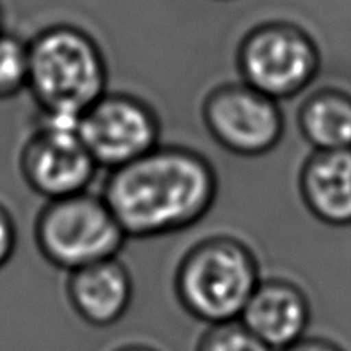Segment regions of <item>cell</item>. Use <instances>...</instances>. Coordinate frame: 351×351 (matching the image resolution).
Here are the masks:
<instances>
[{
  "mask_svg": "<svg viewBox=\"0 0 351 351\" xmlns=\"http://www.w3.org/2000/svg\"><path fill=\"white\" fill-rule=\"evenodd\" d=\"M65 295L81 321L93 328H108L129 312L134 298L132 274L119 257L99 261L67 273Z\"/></svg>",
  "mask_w": 351,
  "mask_h": 351,
  "instance_id": "obj_10",
  "label": "cell"
},
{
  "mask_svg": "<svg viewBox=\"0 0 351 351\" xmlns=\"http://www.w3.org/2000/svg\"><path fill=\"white\" fill-rule=\"evenodd\" d=\"M201 117L211 139L235 156L269 154L285 136L280 101L243 81L215 86L202 99Z\"/></svg>",
  "mask_w": 351,
  "mask_h": 351,
  "instance_id": "obj_6",
  "label": "cell"
},
{
  "mask_svg": "<svg viewBox=\"0 0 351 351\" xmlns=\"http://www.w3.org/2000/svg\"><path fill=\"white\" fill-rule=\"evenodd\" d=\"M321 48L300 24L271 19L250 27L237 47L240 81L276 101L293 99L321 72Z\"/></svg>",
  "mask_w": 351,
  "mask_h": 351,
  "instance_id": "obj_5",
  "label": "cell"
},
{
  "mask_svg": "<svg viewBox=\"0 0 351 351\" xmlns=\"http://www.w3.org/2000/svg\"><path fill=\"white\" fill-rule=\"evenodd\" d=\"M195 351H273L250 332L240 319L208 326Z\"/></svg>",
  "mask_w": 351,
  "mask_h": 351,
  "instance_id": "obj_14",
  "label": "cell"
},
{
  "mask_svg": "<svg viewBox=\"0 0 351 351\" xmlns=\"http://www.w3.org/2000/svg\"><path fill=\"white\" fill-rule=\"evenodd\" d=\"M77 132L96 165L112 171L160 146L161 119L141 96L106 91L79 117Z\"/></svg>",
  "mask_w": 351,
  "mask_h": 351,
  "instance_id": "obj_7",
  "label": "cell"
},
{
  "mask_svg": "<svg viewBox=\"0 0 351 351\" xmlns=\"http://www.w3.org/2000/svg\"><path fill=\"white\" fill-rule=\"evenodd\" d=\"M98 168L79 136L77 122L40 117L19 153L24 184L47 201L89 191Z\"/></svg>",
  "mask_w": 351,
  "mask_h": 351,
  "instance_id": "obj_8",
  "label": "cell"
},
{
  "mask_svg": "<svg viewBox=\"0 0 351 351\" xmlns=\"http://www.w3.org/2000/svg\"><path fill=\"white\" fill-rule=\"evenodd\" d=\"M307 211L328 226L351 225V147L312 151L298 173Z\"/></svg>",
  "mask_w": 351,
  "mask_h": 351,
  "instance_id": "obj_11",
  "label": "cell"
},
{
  "mask_svg": "<svg viewBox=\"0 0 351 351\" xmlns=\"http://www.w3.org/2000/svg\"><path fill=\"white\" fill-rule=\"evenodd\" d=\"M27 89L41 119L77 122L108 91V64L98 41L74 24H51L27 40Z\"/></svg>",
  "mask_w": 351,
  "mask_h": 351,
  "instance_id": "obj_2",
  "label": "cell"
},
{
  "mask_svg": "<svg viewBox=\"0 0 351 351\" xmlns=\"http://www.w3.org/2000/svg\"><path fill=\"white\" fill-rule=\"evenodd\" d=\"M278 351H346L341 345L321 336H304L293 345Z\"/></svg>",
  "mask_w": 351,
  "mask_h": 351,
  "instance_id": "obj_16",
  "label": "cell"
},
{
  "mask_svg": "<svg viewBox=\"0 0 351 351\" xmlns=\"http://www.w3.org/2000/svg\"><path fill=\"white\" fill-rule=\"evenodd\" d=\"M218 192L215 165L178 144H160L108 171L101 187L129 239H156L192 228L209 215Z\"/></svg>",
  "mask_w": 351,
  "mask_h": 351,
  "instance_id": "obj_1",
  "label": "cell"
},
{
  "mask_svg": "<svg viewBox=\"0 0 351 351\" xmlns=\"http://www.w3.org/2000/svg\"><path fill=\"white\" fill-rule=\"evenodd\" d=\"M33 237L43 259L65 273L119 257L129 239L103 195L89 191L45 202Z\"/></svg>",
  "mask_w": 351,
  "mask_h": 351,
  "instance_id": "obj_4",
  "label": "cell"
},
{
  "mask_svg": "<svg viewBox=\"0 0 351 351\" xmlns=\"http://www.w3.org/2000/svg\"><path fill=\"white\" fill-rule=\"evenodd\" d=\"M0 31H2V21H0Z\"/></svg>",
  "mask_w": 351,
  "mask_h": 351,
  "instance_id": "obj_18",
  "label": "cell"
},
{
  "mask_svg": "<svg viewBox=\"0 0 351 351\" xmlns=\"http://www.w3.org/2000/svg\"><path fill=\"white\" fill-rule=\"evenodd\" d=\"M27 40L0 31V99L16 98L27 89Z\"/></svg>",
  "mask_w": 351,
  "mask_h": 351,
  "instance_id": "obj_13",
  "label": "cell"
},
{
  "mask_svg": "<svg viewBox=\"0 0 351 351\" xmlns=\"http://www.w3.org/2000/svg\"><path fill=\"white\" fill-rule=\"evenodd\" d=\"M312 307L300 285L288 278H263L250 295L240 321L273 351L307 336Z\"/></svg>",
  "mask_w": 351,
  "mask_h": 351,
  "instance_id": "obj_9",
  "label": "cell"
},
{
  "mask_svg": "<svg viewBox=\"0 0 351 351\" xmlns=\"http://www.w3.org/2000/svg\"><path fill=\"white\" fill-rule=\"evenodd\" d=\"M261 280L259 259L249 243L233 235H211L178 261L173 290L191 317L213 326L240 319Z\"/></svg>",
  "mask_w": 351,
  "mask_h": 351,
  "instance_id": "obj_3",
  "label": "cell"
},
{
  "mask_svg": "<svg viewBox=\"0 0 351 351\" xmlns=\"http://www.w3.org/2000/svg\"><path fill=\"white\" fill-rule=\"evenodd\" d=\"M297 125L312 151L351 147V95L341 88H319L302 101Z\"/></svg>",
  "mask_w": 351,
  "mask_h": 351,
  "instance_id": "obj_12",
  "label": "cell"
},
{
  "mask_svg": "<svg viewBox=\"0 0 351 351\" xmlns=\"http://www.w3.org/2000/svg\"><path fill=\"white\" fill-rule=\"evenodd\" d=\"M113 351H160L153 346L147 345H141V343H130V345H122L119 348H115Z\"/></svg>",
  "mask_w": 351,
  "mask_h": 351,
  "instance_id": "obj_17",
  "label": "cell"
},
{
  "mask_svg": "<svg viewBox=\"0 0 351 351\" xmlns=\"http://www.w3.org/2000/svg\"><path fill=\"white\" fill-rule=\"evenodd\" d=\"M17 247V226L12 215L0 204V269L9 264Z\"/></svg>",
  "mask_w": 351,
  "mask_h": 351,
  "instance_id": "obj_15",
  "label": "cell"
}]
</instances>
